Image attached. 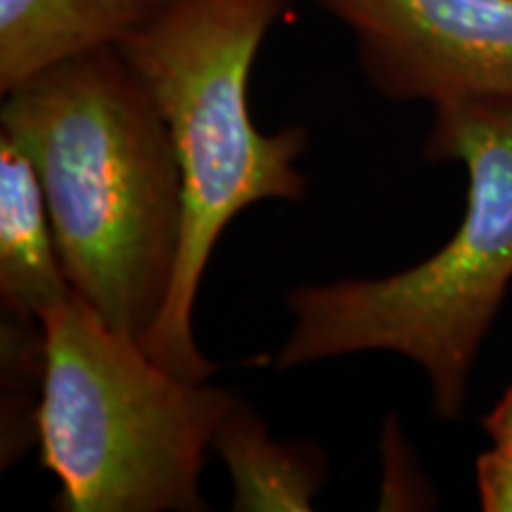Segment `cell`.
<instances>
[{
  "label": "cell",
  "mask_w": 512,
  "mask_h": 512,
  "mask_svg": "<svg viewBox=\"0 0 512 512\" xmlns=\"http://www.w3.org/2000/svg\"><path fill=\"white\" fill-rule=\"evenodd\" d=\"M0 133L34 162L74 294L143 339L181 256L183 178L169 126L121 48L43 69L3 93Z\"/></svg>",
  "instance_id": "1"
},
{
  "label": "cell",
  "mask_w": 512,
  "mask_h": 512,
  "mask_svg": "<svg viewBox=\"0 0 512 512\" xmlns=\"http://www.w3.org/2000/svg\"><path fill=\"white\" fill-rule=\"evenodd\" d=\"M290 12L292 0H176L121 46L169 126L185 202L174 285L140 344L192 382H207L216 370L197 344L192 313L223 230L252 204L299 202L309 188L297 166L309 131L261 133L247 98L256 55Z\"/></svg>",
  "instance_id": "2"
},
{
  "label": "cell",
  "mask_w": 512,
  "mask_h": 512,
  "mask_svg": "<svg viewBox=\"0 0 512 512\" xmlns=\"http://www.w3.org/2000/svg\"><path fill=\"white\" fill-rule=\"evenodd\" d=\"M226 465L235 512H309L328 482V458L316 441H278L266 420L238 399L211 441Z\"/></svg>",
  "instance_id": "8"
},
{
  "label": "cell",
  "mask_w": 512,
  "mask_h": 512,
  "mask_svg": "<svg viewBox=\"0 0 512 512\" xmlns=\"http://www.w3.org/2000/svg\"><path fill=\"white\" fill-rule=\"evenodd\" d=\"M176 0H0V95L72 57L121 48Z\"/></svg>",
  "instance_id": "6"
},
{
  "label": "cell",
  "mask_w": 512,
  "mask_h": 512,
  "mask_svg": "<svg viewBox=\"0 0 512 512\" xmlns=\"http://www.w3.org/2000/svg\"><path fill=\"white\" fill-rule=\"evenodd\" d=\"M425 157L467 171L465 214L451 240L406 271L294 287L290 335L271 363L292 370L389 351L422 370L432 413L458 420L512 283V110L477 102L434 107Z\"/></svg>",
  "instance_id": "3"
},
{
  "label": "cell",
  "mask_w": 512,
  "mask_h": 512,
  "mask_svg": "<svg viewBox=\"0 0 512 512\" xmlns=\"http://www.w3.org/2000/svg\"><path fill=\"white\" fill-rule=\"evenodd\" d=\"M41 465L67 512H204L202 470L238 396L159 366L79 294L43 316Z\"/></svg>",
  "instance_id": "4"
},
{
  "label": "cell",
  "mask_w": 512,
  "mask_h": 512,
  "mask_svg": "<svg viewBox=\"0 0 512 512\" xmlns=\"http://www.w3.org/2000/svg\"><path fill=\"white\" fill-rule=\"evenodd\" d=\"M482 427L491 446L505 448V451L512 453V382L496 406L491 408V413L484 415Z\"/></svg>",
  "instance_id": "10"
},
{
  "label": "cell",
  "mask_w": 512,
  "mask_h": 512,
  "mask_svg": "<svg viewBox=\"0 0 512 512\" xmlns=\"http://www.w3.org/2000/svg\"><path fill=\"white\" fill-rule=\"evenodd\" d=\"M41 178L15 140L0 133V302L38 320L72 294Z\"/></svg>",
  "instance_id": "7"
},
{
  "label": "cell",
  "mask_w": 512,
  "mask_h": 512,
  "mask_svg": "<svg viewBox=\"0 0 512 512\" xmlns=\"http://www.w3.org/2000/svg\"><path fill=\"white\" fill-rule=\"evenodd\" d=\"M475 475L482 510L512 512V453L491 446L477 458Z\"/></svg>",
  "instance_id": "9"
},
{
  "label": "cell",
  "mask_w": 512,
  "mask_h": 512,
  "mask_svg": "<svg viewBox=\"0 0 512 512\" xmlns=\"http://www.w3.org/2000/svg\"><path fill=\"white\" fill-rule=\"evenodd\" d=\"M354 38L361 72L394 102L512 110V0H311Z\"/></svg>",
  "instance_id": "5"
}]
</instances>
